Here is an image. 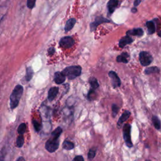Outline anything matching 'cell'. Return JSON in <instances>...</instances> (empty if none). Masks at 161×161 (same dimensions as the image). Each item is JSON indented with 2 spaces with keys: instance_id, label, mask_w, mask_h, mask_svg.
Here are the masks:
<instances>
[{
  "instance_id": "6da1fadb",
  "label": "cell",
  "mask_w": 161,
  "mask_h": 161,
  "mask_svg": "<svg viewBox=\"0 0 161 161\" xmlns=\"http://www.w3.org/2000/svg\"><path fill=\"white\" fill-rule=\"evenodd\" d=\"M23 92V88L21 85H17L14 88L10 96V107L12 110L15 109L19 104Z\"/></svg>"
},
{
  "instance_id": "7a4b0ae2",
  "label": "cell",
  "mask_w": 161,
  "mask_h": 161,
  "mask_svg": "<svg viewBox=\"0 0 161 161\" xmlns=\"http://www.w3.org/2000/svg\"><path fill=\"white\" fill-rule=\"evenodd\" d=\"M66 77L70 80L76 79L80 75L82 72V68L79 66H73L66 67L62 71Z\"/></svg>"
},
{
  "instance_id": "3957f363",
  "label": "cell",
  "mask_w": 161,
  "mask_h": 161,
  "mask_svg": "<svg viewBox=\"0 0 161 161\" xmlns=\"http://www.w3.org/2000/svg\"><path fill=\"white\" fill-rule=\"evenodd\" d=\"M59 138L51 137L45 143V148L49 152H54L56 151L59 146V142L58 140Z\"/></svg>"
},
{
  "instance_id": "277c9868",
  "label": "cell",
  "mask_w": 161,
  "mask_h": 161,
  "mask_svg": "<svg viewBox=\"0 0 161 161\" xmlns=\"http://www.w3.org/2000/svg\"><path fill=\"white\" fill-rule=\"evenodd\" d=\"M130 131H131L130 125L128 124V123H126L124 126H123V138H124L126 146L128 147H132L133 146L132 142L131 140V137H130Z\"/></svg>"
},
{
  "instance_id": "5b68a950",
  "label": "cell",
  "mask_w": 161,
  "mask_h": 161,
  "mask_svg": "<svg viewBox=\"0 0 161 161\" xmlns=\"http://www.w3.org/2000/svg\"><path fill=\"white\" fill-rule=\"evenodd\" d=\"M139 60L142 66H147L153 61V57L148 52L142 51L139 55Z\"/></svg>"
},
{
  "instance_id": "8992f818",
  "label": "cell",
  "mask_w": 161,
  "mask_h": 161,
  "mask_svg": "<svg viewBox=\"0 0 161 161\" xmlns=\"http://www.w3.org/2000/svg\"><path fill=\"white\" fill-rule=\"evenodd\" d=\"M74 40L71 37H64L59 41V45L62 48L70 49L74 45Z\"/></svg>"
},
{
  "instance_id": "52a82bcc",
  "label": "cell",
  "mask_w": 161,
  "mask_h": 161,
  "mask_svg": "<svg viewBox=\"0 0 161 161\" xmlns=\"http://www.w3.org/2000/svg\"><path fill=\"white\" fill-rule=\"evenodd\" d=\"M108 76L110 77L111 84H112L114 88H116L120 86L121 80L115 72H114V71H110V72L108 73Z\"/></svg>"
},
{
  "instance_id": "ba28073f",
  "label": "cell",
  "mask_w": 161,
  "mask_h": 161,
  "mask_svg": "<svg viewBox=\"0 0 161 161\" xmlns=\"http://www.w3.org/2000/svg\"><path fill=\"white\" fill-rule=\"evenodd\" d=\"M110 21L109 20L106 19V18H104L101 17H97L95 19V21H94V22H92V23H91V25H90L91 30V31H94L96 29L97 27L100 24L103 23H108V22H110Z\"/></svg>"
},
{
  "instance_id": "9c48e42d",
  "label": "cell",
  "mask_w": 161,
  "mask_h": 161,
  "mask_svg": "<svg viewBox=\"0 0 161 161\" xmlns=\"http://www.w3.org/2000/svg\"><path fill=\"white\" fill-rule=\"evenodd\" d=\"M66 77L63 72H56L54 74V81L57 84H61L66 80Z\"/></svg>"
},
{
  "instance_id": "30bf717a",
  "label": "cell",
  "mask_w": 161,
  "mask_h": 161,
  "mask_svg": "<svg viewBox=\"0 0 161 161\" xmlns=\"http://www.w3.org/2000/svg\"><path fill=\"white\" fill-rule=\"evenodd\" d=\"M130 114L131 113L129 111H127V110L125 111L124 112H123V113L122 114V116L120 117L118 121V122H117L118 127L120 128V126L122 125V123L123 122H125V121L130 116Z\"/></svg>"
},
{
  "instance_id": "8fae6325",
  "label": "cell",
  "mask_w": 161,
  "mask_h": 161,
  "mask_svg": "<svg viewBox=\"0 0 161 161\" xmlns=\"http://www.w3.org/2000/svg\"><path fill=\"white\" fill-rule=\"evenodd\" d=\"M133 40L131 37H130L128 35H126L120 39L119 42V47L121 48H123L125 45L131 44Z\"/></svg>"
},
{
  "instance_id": "7c38bea8",
  "label": "cell",
  "mask_w": 161,
  "mask_h": 161,
  "mask_svg": "<svg viewBox=\"0 0 161 161\" xmlns=\"http://www.w3.org/2000/svg\"><path fill=\"white\" fill-rule=\"evenodd\" d=\"M118 5V0H110L108 1L107 7L110 13H113Z\"/></svg>"
},
{
  "instance_id": "4fadbf2b",
  "label": "cell",
  "mask_w": 161,
  "mask_h": 161,
  "mask_svg": "<svg viewBox=\"0 0 161 161\" xmlns=\"http://www.w3.org/2000/svg\"><path fill=\"white\" fill-rule=\"evenodd\" d=\"M76 19H74V18H70V19L68 20L64 27L65 32H69V31L72 30L74 26V25L76 24Z\"/></svg>"
},
{
  "instance_id": "5bb4252c",
  "label": "cell",
  "mask_w": 161,
  "mask_h": 161,
  "mask_svg": "<svg viewBox=\"0 0 161 161\" xmlns=\"http://www.w3.org/2000/svg\"><path fill=\"white\" fill-rule=\"evenodd\" d=\"M59 89L57 87H53L51 88L49 91L48 94V99L49 101H52L54 100V98L56 97V96L58 94Z\"/></svg>"
},
{
  "instance_id": "9a60e30c",
  "label": "cell",
  "mask_w": 161,
  "mask_h": 161,
  "mask_svg": "<svg viewBox=\"0 0 161 161\" xmlns=\"http://www.w3.org/2000/svg\"><path fill=\"white\" fill-rule=\"evenodd\" d=\"M144 34V31L142 29H136L132 30H129L126 32L127 35H134V36H142Z\"/></svg>"
},
{
  "instance_id": "2e32d148",
  "label": "cell",
  "mask_w": 161,
  "mask_h": 161,
  "mask_svg": "<svg viewBox=\"0 0 161 161\" xmlns=\"http://www.w3.org/2000/svg\"><path fill=\"white\" fill-rule=\"evenodd\" d=\"M129 55L127 53H122L121 55H118L116 58V61L118 63H122L126 64L128 62Z\"/></svg>"
},
{
  "instance_id": "e0dca14e",
  "label": "cell",
  "mask_w": 161,
  "mask_h": 161,
  "mask_svg": "<svg viewBox=\"0 0 161 161\" xmlns=\"http://www.w3.org/2000/svg\"><path fill=\"white\" fill-rule=\"evenodd\" d=\"M146 26L148 29V34H153L156 31V27L155 25L152 21H147L146 23Z\"/></svg>"
},
{
  "instance_id": "ac0fdd59",
  "label": "cell",
  "mask_w": 161,
  "mask_h": 161,
  "mask_svg": "<svg viewBox=\"0 0 161 161\" xmlns=\"http://www.w3.org/2000/svg\"><path fill=\"white\" fill-rule=\"evenodd\" d=\"M63 148L66 150H72L74 148V145L73 143V142H71L70 141H68V140H66L64 142L63 145Z\"/></svg>"
},
{
  "instance_id": "d6986e66",
  "label": "cell",
  "mask_w": 161,
  "mask_h": 161,
  "mask_svg": "<svg viewBox=\"0 0 161 161\" xmlns=\"http://www.w3.org/2000/svg\"><path fill=\"white\" fill-rule=\"evenodd\" d=\"M160 71L159 69L157 67H151L147 68L145 70V74H150L153 73H157Z\"/></svg>"
},
{
  "instance_id": "ffe728a7",
  "label": "cell",
  "mask_w": 161,
  "mask_h": 161,
  "mask_svg": "<svg viewBox=\"0 0 161 161\" xmlns=\"http://www.w3.org/2000/svg\"><path fill=\"white\" fill-rule=\"evenodd\" d=\"M152 122H153V124L154 127L156 128L157 130H159L161 127V123H160V120L158 118L157 116H154L152 117Z\"/></svg>"
},
{
  "instance_id": "44dd1931",
  "label": "cell",
  "mask_w": 161,
  "mask_h": 161,
  "mask_svg": "<svg viewBox=\"0 0 161 161\" xmlns=\"http://www.w3.org/2000/svg\"><path fill=\"white\" fill-rule=\"evenodd\" d=\"M62 132H63V129L61 127H57L56 129L52 132L51 134V137H55V138H59L61 135Z\"/></svg>"
},
{
  "instance_id": "7402d4cb",
  "label": "cell",
  "mask_w": 161,
  "mask_h": 161,
  "mask_svg": "<svg viewBox=\"0 0 161 161\" xmlns=\"http://www.w3.org/2000/svg\"><path fill=\"white\" fill-rule=\"evenodd\" d=\"M89 83H90L91 87L93 89H97L99 87L98 82L95 77H91V78L89 79Z\"/></svg>"
},
{
  "instance_id": "603a6c76",
  "label": "cell",
  "mask_w": 161,
  "mask_h": 161,
  "mask_svg": "<svg viewBox=\"0 0 161 161\" xmlns=\"http://www.w3.org/2000/svg\"><path fill=\"white\" fill-rule=\"evenodd\" d=\"M24 144V137L22 134H20L18 136L17 139V146L19 148H21L23 145Z\"/></svg>"
},
{
  "instance_id": "cb8c5ba5",
  "label": "cell",
  "mask_w": 161,
  "mask_h": 161,
  "mask_svg": "<svg viewBox=\"0 0 161 161\" xmlns=\"http://www.w3.org/2000/svg\"><path fill=\"white\" fill-rule=\"evenodd\" d=\"M33 71L32 70V68L30 67H27V74H26V80L27 81H29V80H31L32 77L33 76Z\"/></svg>"
},
{
  "instance_id": "d4e9b609",
  "label": "cell",
  "mask_w": 161,
  "mask_h": 161,
  "mask_svg": "<svg viewBox=\"0 0 161 161\" xmlns=\"http://www.w3.org/2000/svg\"><path fill=\"white\" fill-rule=\"evenodd\" d=\"M27 129V125L25 123H21V124L20 125V126H18V133L19 134H23L26 131Z\"/></svg>"
},
{
  "instance_id": "484cf974",
  "label": "cell",
  "mask_w": 161,
  "mask_h": 161,
  "mask_svg": "<svg viewBox=\"0 0 161 161\" xmlns=\"http://www.w3.org/2000/svg\"><path fill=\"white\" fill-rule=\"evenodd\" d=\"M32 123H33L34 128H35V130L37 132H39L40 130H41L42 125L40 124V123H39L38 122H37V120H32Z\"/></svg>"
},
{
  "instance_id": "4316f807",
  "label": "cell",
  "mask_w": 161,
  "mask_h": 161,
  "mask_svg": "<svg viewBox=\"0 0 161 161\" xmlns=\"http://www.w3.org/2000/svg\"><path fill=\"white\" fill-rule=\"evenodd\" d=\"M96 92L94 91V89H91L90 91H89L88 94V98L89 99V100H93L96 98Z\"/></svg>"
},
{
  "instance_id": "83f0119b",
  "label": "cell",
  "mask_w": 161,
  "mask_h": 161,
  "mask_svg": "<svg viewBox=\"0 0 161 161\" xmlns=\"http://www.w3.org/2000/svg\"><path fill=\"white\" fill-rule=\"evenodd\" d=\"M119 110L120 108L116 104H113L112 105V114L113 118H114L117 115V114L119 111Z\"/></svg>"
},
{
  "instance_id": "f1b7e54d",
  "label": "cell",
  "mask_w": 161,
  "mask_h": 161,
  "mask_svg": "<svg viewBox=\"0 0 161 161\" xmlns=\"http://www.w3.org/2000/svg\"><path fill=\"white\" fill-rule=\"evenodd\" d=\"M96 150L95 148H91V149L89 150L88 155V157L89 159L92 160V159H94L96 156Z\"/></svg>"
},
{
  "instance_id": "f546056e",
  "label": "cell",
  "mask_w": 161,
  "mask_h": 161,
  "mask_svg": "<svg viewBox=\"0 0 161 161\" xmlns=\"http://www.w3.org/2000/svg\"><path fill=\"white\" fill-rule=\"evenodd\" d=\"M37 0H27V6L29 9H33L35 7Z\"/></svg>"
},
{
  "instance_id": "4dcf8cb0",
  "label": "cell",
  "mask_w": 161,
  "mask_h": 161,
  "mask_svg": "<svg viewBox=\"0 0 161 161\" xmlns=\"http://www.w3.org/2000/svg\"><path fill=\"white\" fill-rule=\"evenodd\" d=\"M73 161H84V158H83L82 156H77L75 158H74Z\"/></svg>"
},
{
  "instance_id": "1f68e13d",
  "label": "cell",
  "mask_w": 161,
  "mask_h": 161,
  "mask_svg": "<svg viewBox=\"0 0 161 161\" xmlns=\"http://www.w3.org/2000/svg\"><path fill=\"white\" fill-rule=\"evenodd\" d=\"M55 53V49L54 47H51L48 49V54L49 55H53Z\"/></svg>"
},
{
  "instance_id": "d6a6232c",
  "label": "cell",
  "mask_w": 161,
  "mask_h": 161,
  "mask_svg": "<svg viewBox=\"0 0 161 161\" xmlns=\"http://www.w3.org/2000/svg\"><path fill=\"white\" fill-rule=\"evenodd\" d=\"M141 3V0H135V1H134V6L135 7H137V6H138V5L140 4Z\"/></svg>"
},
{
  "instance_id": "836d02e7",
  "label": "cell",
  "mask_w": 161,
  "mask_h": 161,
  "mask_svg": "<svg viewBox=\"0 0 161 161\" xmlns=\"http://www.w3.org/2000/svg\"><path fill=\"white\" fill-rule=\"evenodd\" d=\"M137 11V8H133L132 9V13H135Z\"/></svg>"
},
{
  "instance_id": "e575fe53",
  "label": "cell",
  "mask_w": 161,
  "mask_h": 161,
  "mask_svg": "<svg viewBox=\"0 0 161 161\" xmlns=\"http://www.w3.org/2000/svg\"><path fill=\"white\" fill-rule=\"evenodd\" d=\"M17 161H25V159H24L23 157H20V158H18V160H17Z\"/></svg>"
},
{
  "instance_id": "d590c367",
  "label": "cell",
  "mask_w": 161,
  "mask_h": 161,
  "mask_svg": "<svg viewBox=\"0 0 161 161\" xmlns=\"http://www.w3.org/2000/svg\"><path fill=\"white\" fill-rule=\"evenodd\" d=\"M158 35H159L160 37H161V30L158 32Z\"/></svg>"
}]
</instances>
